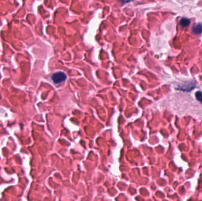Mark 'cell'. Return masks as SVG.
Returning <instances> with one entry per match:
<instances>
[{"label":"cell","instance_id":"cell-1","mask_svg":"<svg viewBox=\"0 0 202 201\" xmlns=\"http://www.w3.org/2000/svg\"><path fill=\"white\" fill-rule=\"evenodd\" d=\"M67 79V76L62 71H59L53 74L52 76V80L55 84H60L62 83Z\"/></svg>","mask_w":202,"mask_h":201},{"label":"cell","instance_id":"cell-2","mask_svg":"<svg viewBox=\"0 0 202 201\" xmlns=\"http://www.w3.org/2000/svg\"><path fill=\"white\" fill-rule=\"evenodd\" d=\"M192 31L195 34H201L202 33V25L201 24L196 25L193 27Z\"/></svg>","mask_w":202,"mask_h":201},{"label":"cell","instance_id":"cell-3","mask_svg":"<svg viewBox=\"0 0 202 201\" xmlns=\"http://www.w3.org/2000/svg\"><path fill=\"white\" fill-rule=\"evenodd\" d=\"M180 24L183 27H187L190 24V20L186 18H183L180 21Z\"/></svg>","mask_w":202,"mask_h":201},{"label":"cell","instance_id":"cell-4","mask_svg":"<svg viewBox=\"0 0 202 201\" xmlns=\"http://www.w3.org/2000/svg\"><path fill=\"white\" fill-rule=\"evenodd\" d=\"M196 98L197 99L198 101H199L200 102L202 103V92H197L196 93Z\"/></svg>","mask_w":202,"mask_h":201}]
</instances>
